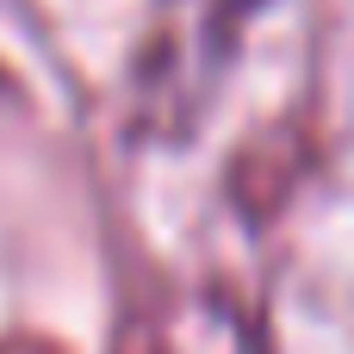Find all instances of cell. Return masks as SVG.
Wrapping results in <instances>:
<instances>
[{"instance_id":"6da1fadb","label":"cell","mask_w":354,"mask_h":354,"mask_svg":"<svg viewBox=\"0 0 354 354\" xmlns=\"http://www.w3.org/2000/svg\"><path fill=\"white\" fill-rule=\"evenodd\" d=\"M261 0H156L162 44H156V87H193L212 62H224L230 37L255 19Z\"/></svg>"}]
</instances>
